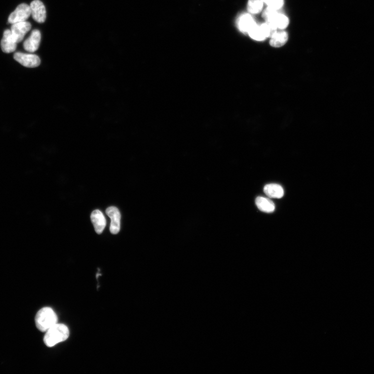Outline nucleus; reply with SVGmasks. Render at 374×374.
Listing matches in <instances>:
<instances>
[{
    "mask_svg": "<svg viewBox=\"0 0 374 374\" xmlns=\"http://www.w3.org/2000/svg\"><path fill=\"white\" fill-rule=\"evenodd\" d=\"M256 204L258 209L265 212H272L275 210L274 203L268 198L259 196L256 198Z\"/></svg>",
    "mask_w": 374,
    "mask_h": 374,
    "instance_id": "ddd939ff",
    "label": "nucleus"
},
{
    "mask_svg": "<svg viewBox=\"0 0 374 374\" xmlns=\"http://www.w3.org/2000/svg\"><path fill=\"white\" fill-rule=\"evenodd\" d=\"M41 40V32L37 30H33L30 36L24 43V49L30 52H36L38 48Z\"/></svg>",
    "mask_w": 374,
    "mask_h": 374,
    "instance_id": "6e6552de",
    "label": "nucleus"
},
{
    "mask_svg": "<svg viewBox=\"0 0 374 374\" xmlns=\"http://www.w3.org/2000/svg\"><path fill=\"white\" fill-rule=\"evenodd\" d=\"M268 6L278 10L282 8L284 6V0H262Z\"/></svg>",
    "mask_w": 374,
    "mask_h": 374,
    "instance_id": "aec40b11",
    "label": "nucleus"
},
{
    "mask_svg": "<svg viewBox=\"0 0 374 374\" xmlns=\"http://www.w3.org/2000/svg\"><path fill=\"white\" fill-rule=\"evenodd\" d=\"M248 34L251 38L256 41H263L266 38L261 26L256 24L253 26Z\"/></svg>",
    "mask_w": 374,
    "mask_h": 374,
    "instance_id": "2eb2a0df",
    "label": "nucleus"
},
{
    "mask_svg": "<svg viewBox=\"0 0 374 374\" xmlns=\"http://www.w3.org/2000/svg\"><path fill=\"white\" fill-rule=\"evenodd\" d=\"M106 214L111 219L110 231L113 234H118L120 230V220L121 214L118 208L112 206L106 210Z\"/></svg>",
    "mask_w": 374,
    "mask_h": 374,
    "instance_id": "0eeeda50",
    "label": "nucleus"
},
{
    "mask_svg": "<svg viewBox=\"0 0 374 374\" xmlns=\"http://www.w3.org/2000/svg\"><path fill=\"white\" fill-rule=\"evenodd\" d=\"M90 218L96 232L99 234H101L106 225V220L102 212L98 210H94Z\"/></svg>",
    "mask_w": 374,
    "mask_h": 374,
    "instance_id": "9d476101",
    "label": "nucleus"
},
{
    "mask_svg": "<svg viewBox=\"0 0 374 374\" xmlns=\"http://www.w3.org/2000/svg\"><path fill=\"white\" fill-rule=\"evenodd\" d=\"M264 191L266 196L272 198H280L284 196V190L282 187L278 184H266L264 187Z\"/></svg>",
    "mask_w": 374,
    "mask_h": 374,
    "instance_id": "9b49d317",
    "label": "nucleus"
},
{
    "mask_svg": "<svg viewBox=\"0 0 374 374\" xmlns=\"http://www.w3.org/2000/svg\"><path fill=\"white\" fill-rule=\"evenodd\" d=\"M256 24V22L251 16L248 14L243 15L240 17L238 22L239 30L244 33L248 34Z\"/></svg>",
    "mask_w": 374,
    "mask_h": 374,
    "instance_id": "f8f14e48",
    "label": "nucleus"
},
{
    "mask_svg": "<svg viewBox=\"0 0 374 374\" xmlns=\"http://www.w3.org/2000/svg\"><path fill=\"white\" fill-rule=\"evenodd\" d=\"M10 31L13 37L18 44L22 41L25 35L32 28V24L28 22H19L12 24Z\"/></svg>",
    "mask_w": 374,
    "mask_h": 374,
    "instance_id": "39448f33",
    "label": "nucleus"
},
{
    "mask_svg": "<svg viewBox=\"0 0 374 374\" xmlns=\"http://www.w3.org/2000/svg\"><path fill=\"white\" fill-rule=\"evenodd\" d=\"M17 44L16 40L12 36L10 30H6L1 42L2 51L6 53L14 52L17 48Z\"/></svg>",
    "mask_w": 374,
    "mask_h": 374,
    "instance_id": "1a4fd4ad",
    "label": "nucleus"
},
{
    "mask_svg": "<svg viewBox=\"0 0 374 374\" xmlns=\"http://www.w3.org/2000/svg\"><path fill=\"white\" fill-rule=\"evenodd\" d=\"M31 16L30 6L22 4L19 5L16 10L12 12L8 18V22L13 24L19 22H26Z\"/></svg>",
    "mask_w": 374,
    "mask_h": 374,
    "instance_id": "7ed1b4c3",
    "label": "nucleus"
},
{
    "mask_svg": "<svg viewBox=\"0 0 374 374\" xmlns=\"http://www.w3.org/2000/svg\"><path fill=\"white\" fill-rule=\"evenodd\" d=\"M260 26L266 38H272L276 32L277 28L273 24L266 22Z\"/></svg>",
    "mask_w": 374,
    "mask_h": 374,
    "instance_id": "a211bd4d",
    "label": "nucleus"
},
{
    "mask_svg": "<svg viewBox=\"0 0 374 374\" xmlns=\"http://www.w3.org/2000/svg\"><path fill=\"white\" fill-rule=\"evenodd\" d=\"M278 14L276 10L268 6L264 12L262 16L266 22L272 23Z\"/></svg>",
    "mask_w": 374,
    "mask_h": 374,
    "instance_id": "6ab92c4d",
    "label": "nucleus"
},
{
    "mask_svg": "<svg viewBox=\"0 0 374 374\" xmlns=\"http://www.w3.org/2000/svg\"><path fill=\"white\" fill-rule=\"evenodd\" d=\"M288 38V34L286 32H276L272 37L270 44L274 48L282 47L286 44Z\"/></svg>",
    "mask_w": 374,
    "mask_h": 374,
    "instance_id": "4468645a",
    "label": "nucleus"
},
{
    "mask_svg": "<svg viewBox=\"0 0 374 374\" xmlns=\"http://www.w3.org/2000/svg\"><path fill=\"white\" fill-rule=\"evenodd\" d=\"M272 24L276 25L277 28L284 30L288 26L289 20L286 16L278 13Z\"/></svg>",
    "mask_w": 374,
    "mask_h": 374,
    "instance_id": "f3484780",
    "label": "nucleus"
},
{
    "mask_svg": "<svg viewBox=\"0 0 374 374\" xmlns=\"http://www.w3.org/2000/svg\"><path fill=\"white\" fill-rule=\"evenodd\" d=\"M44 341L48 347H52L64 342L70 336L68 328L64 324H57L46 332Z\"/></svg>",
    "mask_w": 374,
    "mask_h": 374,
    "instance_id": "f257e3e1",
    "label": "nucleus"
},
{
    "mask_svg": "<svg viewBox=\"0 0 374 374\" xmlns=\"http://www.w3.org/2000/svg\"><path fill=\"white\" fill-rule=\"evenodd\" d=\"M58 322V316L50 307L46 306L40 310L35 317L36 326L42 332H46Z\"/></svg>",
    "mask_w": 374,
    "mask_h": 374,
    "instance_id": "f03ea898",
    "label": "nucleus"
},
{
    "mask_svg": "<svg viewBox=\"0 0 374 374\" xmlns=\"http://www.w3.org/2000/svg\"><path fill=\"white\" fill-rule=\"evenodd\" d=\"M31 16L38 23H44L46 18V12L44 5L40 0H34L30 5Z\"/></svg>",
    "mask_w": 374,
    "mask_h": 374,
    "instance_id": "423d86ee",
    "label": "nucleus"
},
{
    "mask_svg": "<svg viewBox=\"0 0 374 374\" xmlns=\"http://www.w3.org/2000/svg\"><path fill=\"white\" fill-rule=\"evenodd\" d=\"M14 58L20 64L28 68H35L41 64L40 58L32 54L18 52L15 53Z\"/></svg>",
    "mask_w": 374,
    "mask_h": 374,
    "instance_id": "20e7f679",
    "label": "nucleus"
},
{
    "mask_svg": "<svg viewBox=\"0 0 374 374\" xmlns=\"http://www.w3.org/2000/svg\"><path fill=\"white\" fill-rule=\"evenodd\" d=\"M262 7L263 4L262 0H248V10L252 14H258L262 10Z\"/></svg>",
    "mask_w": 374,
    "mask_h": 374,
    "instance_id": "dca6fc26",
    "label": "nucleus"
}]
</instances>
